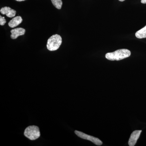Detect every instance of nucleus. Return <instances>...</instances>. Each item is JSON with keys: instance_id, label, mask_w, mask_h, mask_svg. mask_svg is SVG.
<instances>
[{"instance_id": "nucleus-2", "label": "nucleus", "mask_w": 146, "mask_h": 146, "mask_svg": "<svg viewBox=\"0 0 146 146\" xmlns=\"http://www.w3.org/2000/svg\"><path fill=\"white\" fill-rule=\"evenodd\" d=\"M62 39L59 35L55 34L50 36L47 44V48L50 51L56 50L59 48L62 44Z\"/></svg>"}, {"instance_id": "nucleus-8", "label": "nucleus", "mask_w": 146, "mask_h": 146, "mask_svg": "<svg viewBox=\"0 0 146 146\" xmlns=\"http://www.w3.org/2000/svg\"><path fill=\"white\" fill-rule=\"evenodd\" d=\"M23 22V19L20 16H16L11 20L8 23V25L11 28H14L20 25Z\"/></svg>"}, {"instance_id": "nucleus-3", "label": "nucleus", "mask_w": 146, "mask_h": 146, "mask_svg": "<svg viewBox=\"0 0 146 146\" xmlns=\"http://www.w3.org/2000/svg\"><path fill=\"white\" fill-rule=\"evenodd\" d=\"M24 135L32 141L36 140L40 136L39 127L36 126H30L26 129L24 132Z\"/></svg>"}, {"instance_id": "nucleus-5", "label": "nucleus", "mask_w": 146, "mask_h": 146, "mask_svg": "<svg viewBox=\"0 0 146 146\" xmlns=\"http://www.w3.org/2000/svg\"><path fill=\"white\" fill-rule=\"evenodd\" d=\"M142 131V130H135L132 132L129 140V146L135 145Z\"/></svg>"}, {"instance_id": "nucleus-7", "label": "nucleus", "mask_w": 146, "mask_h": 146, "mask_svg": "<svg viewBox=\"0 0 146 146\" xmlns=\"http://www.w3.org/2000/svg\"><path fill=\"white\" fill-rule=\"evenodd\" d=\"M0 12L3 15H6L9 18L14 17L16 14V11L7 7H5L1 9Z\"/></svg>"}, {"instance_id": "nucleus-9", "label": "nucleus", "mask_w": 146, "mask_h": 146, "mask_svg": "<svg viewBox=\"0 0 146 146\" xmlns=\"http://www.w3.org/2000/svg\"><path fill=\"white\" fill-rule=\"evenodd\" d=\"M135 35L138 39L146 38V26L143 28L136 32Z\"/></svg>"}, {"instance_id": "nucleus-1", "label": "nucleus", "mask_w": 146, "mask_h": 146, "mask_svg": "<svg viewBox=\"0 0 146 146\" xmlns=\"http://www.w3.org/2000/svg\"><path fill=\"white\" fill-rule=\"evenodd\" d=\"M131 55V52L126 49L118 50L114 52L107 53L105 57L110 60H120L129 57Z\"/></svg>"}, {"instance_id": "nucleus-12", "label": "nucleus", "mask_w": 146, "mask_h": 146, "mask_svg": "<svg viewBox=\"0 0 146 146\" xmlns=\"http://www.w3.org/2000/svg\"><path fill=\"white\" fill-rule=\"evenodd\" d=\"M141 2L143 4H146V0H141Z\"/></svg>"}, {"instance_id": "nucleus-10", "label": "nucleus", "mask_w": 146, "mask_h": 146, "mask_svg": "<svg viewBox=\"0 0 146 146\" xmlns=\"http://www.w3.org/2000/svg\"><path fill=\"white\" fill-rule=\"evenodd\" d=\"M51 1L56 8L58 9L61 8L62 4H63V3L61 0H51Z\"/></svg>"}, {"instance_id": "nucleus-14", "label": "nucleus", "mask_w": 146, "mask_h": 146, "mask_svg": "<svg viewBox=\"0 0 146 146\" xmlns=\"http://www.w3.org/2000/svg\"><path fill=\"white\" fill-rule=\"evenodd\" d=\"M119 1H125V0H119Z\"/></svg>"}, {"instance_id": "nucleus-11", "label": "nucleus", "mask_w": 146, "mask_h": 146, "mask_svg": "<svg viewBox=\"0 0 146 146\" xmlns=\"http://www.w3.org/2000/svg\"><path fill=\"white\" fill-rule=\"evenodd\" d=\"M6 23V21L4 17H2L1 16H0V25L1 26L4 25H5Z\"/></svg>"}, {"instance_id": "nucleus-6", "label": "nucleus", "mask_w": 146, "mask_h": 146, "mask_svg": "<svg viewBox=\"0 0 146 146\" xmlns=\"http://www.w3.org/2000/svg\"><path fill=\"white\" fill-rule=\"evenodd\" d=\"M11 38L12 39H16L18 36L24 35L25 33V30L22 28H18L11 30Z\"/></svg>"}, {"instance_id": "nucleus-4", "label": "nucleus", "mask_w": 146, "mask_h": 146, "mask_svg": "<svg viewBox=\"0 0 146 146\" xmlns=\"http://www.w3.org/2000/svg\"><path fill=\"white\" fill-rule=\"evenodd\" d=\"M75 133H76L77 136L80 137V138L91 141L97 145L100 146L102 145V142L99 138H96L94 136L87 135V134H85L81 131H78L76 130L75 131Z\"/></svg>"}, {"instance_id": "nucleus-13", "label": "nucleus", "mask_w": 146, "mask_h": 146, "mask_svg": "<svg viewBox=\"0 0 146 146\" xmlns=\"http://www.w3.org/2000/svg\"><path fill=\"white\" fill-rule=\"evenodd\" d=\"M16 1H25V0H16Z\"/></svg>"}]
</instances>
